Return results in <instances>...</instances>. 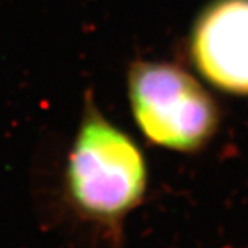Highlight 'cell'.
<instances>
[{"label":"cell","mask_w":248,"mask_h":248,"mask_svg":"<svg viewBox=\"0 0 248 248\" xmlns=\"http://www.w3.org/2000/svg\"><path fill=\"white\" fill-rule=\"evenodd\" d=\"M148 170L138 144L87 103L66 166L70 202L82 217L117 229L144 199Z\"/></svg>","instance_id":"obj_1"},{"label":"cell","mask_w":248,"mask_h":248,"mask_svg":"<svg viewBox=\"0 0 248 248\" xmlns=\"http://www.w3.org/2000/svg\"><path fill=\"white\" fill-rule=\"evenodd\" d=\"M129 99L139 130L158 147L196 151L218 127L214 99L198 79L169 63H135L129 72Z\"/></svg>","instance_id":"obj_2"},{"label":"cell","mask_w":248,"mask_h":248,"mask_svg":"<svg viewBox=\"0 0 248 248\" xmlns=\"http://www.w3.org/2000/svg\"><path fill=\"white\" fill-rule=\"evenodd\" d=\"M190 57L218 90L248 94V0H216L193 26Z\"/></svg>","instance_id":"obj_3"}]
</instances>
